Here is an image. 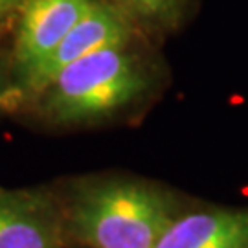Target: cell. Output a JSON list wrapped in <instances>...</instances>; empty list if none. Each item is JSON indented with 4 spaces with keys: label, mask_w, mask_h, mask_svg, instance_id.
I'll return each mask as SVG.
<instances>
[{
    "label": "cell",
    "mask_w": 248,
    "mask_h": 248,
    "mask_svg": "<svg viewBox=\"0 0 248 248\" xmlns=\"http://www.w3.org/2000/svg\"><path fill=\"white\" fill-rule=\"evenodd\" d=\"M173 221L164 191L131 180L85 186L70 215L74 233L92 248H155Z\"/></svg>",
    "instance_id": "cell-1"
},
{
    "label": "cell",
    "mask_w": 248,
    "mask_h": 248,
    "mask_svg": "<svg viewBox=\"0 0 248 248\" xmlns=\"http://www.w3.org/2000/svg\"><path fill=\"white\" fill-rule=\"evenodd\" d=\"M140 64L124 46L105 48L68 64L46 87V110L61 124L108 116L143 92Z\"/></svg>",
    "instance_id": "cell-2"
},
{
    "label": "cell",
    "mask_w": 248,
    "mask_h": 248,
    "mask_svg": "<svg viewBox=\"0 0 248 248\" xmlns=\"http://www.w3.org/2000/svg\"><path fill=\"white\" fill-rule=\"evenodd\" d=\"M127 37L129 26L124 15L105 2L94 0L87 15L72 28L61 45L45 61L28 74L24 81L31 90H46V87L57 78V74L68 64L99 50L124 46Z\"/></svg>",
    "instance_id": "cell-3"
},
{
    "label": "cell",
    "mask_w": 248,
    "mask_h": 248,
    "mask_svg": "<svg viewBox=\"0 0 248 248\" xmlns=\"http://www.w3.org/2000/svg\"><path fill=\"white\" fill-rule=\"evenodd\" d=\"M92 4L94 0H28L22 6L15 59L24 79L61 45Z\"/></svg>",
    "instance_id": "cell-4"
},
{
    "label": "cell",
    "mask_w": 248,
    "mask_h": 248,
    "mask_svg": "<svg viewBox=\"0 0 248 248\" xmlns=\"http://www.w3.org/2000/svg\"><path fill=\"white\" fill-rule=\"evenodd\" d=\"M55 239L50 201L30 191H0V248H53Z\"/></svg>",
    "instance_id": "cell-5"
},
{
    "label": "cell",
    "mask_w": 248,
    "mask_h": 248,
    "mask_svg": "<svg viewBox=\"0 0 248 248\" xmlns=\"http://www.w3.org/2000/svg\"><path fill=\"white\" fill-rule=\"evenodd\" d=\"M155 248H248V210H213L175 219Z\"/></svg>",
    "instance_id": "cell-6"
},
{
    "label": "cell",
    "mask_w": 248,
    "mask_h": 248,
    "mask_svg": "<svg viewBox=\"0 0 248 248\" xmlns=\"http://www.w3.org/2000/svg\"><path fill=\"white\" fill-rule=\"evenodd\" d=\"M138 17L153 22H171L180 15L184 0H122Z\"/></svg>",
    "instance_id": "cell-7"
},
{
    "label": "cell",
    "mask_w": 248,
    "mask_h": 248,
    "mask_svg": "<svg viewBox=\"0 0 248 248\" xmlns=\"http://www.w3.org/2000/svg\"><path fill=\"white\" fill-rule=\"evenodd\" d=\"M26 2L28 0H0V18L8 17L17 9H22Z\"/></svg>",
    "instance_id": "cell-8"
},
{
    "label": "cell",
    "mask_w": 248,
    "mask_h": 248,
    "mask_svg": "<svg viewBox=\"0 0 248 248\" xmlns=\"http://www.w3.org/2000/svg\"><path fill=\"white\" fill-rule=\"evenodd\" d=\"M0 89H2V74H0Z\"/></svg>",
    "instance_id": "cell-9"
}]
</instances>
